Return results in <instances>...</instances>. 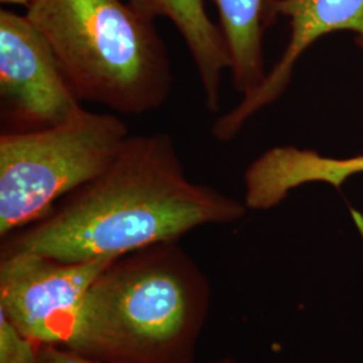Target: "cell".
<instances>
[{
	"label": "cell",
	"instance_id": "cell-1",
	"mask_svg": "<svg viewBox=\"0 0 363 363\" xmlns=\"http://www.w3.org/2000/svg\"><path fill=\"white\" fill-rule=\"evenodd\" d=\"M245 203L193 182L166 132L130 135L97 177L3 241L62 261L116 259L208 225L241 220Z\"/></svg>",
	"mask_w": 363,
	"mask_h": 363
},
{
	"label": "cell",
	"instance_id": "cell-2",
	"mask_svg": "<svg viewBox=\"0 0 363 363\" xmlns=\"http://www.w3.org/2000/svg\"><path fill=\"white\" fill-rule=\"evenodd\" d=\"M210 298L179 241L130 252L93 281L65 349L100 363H194Z\"/></svg>",
	"mask_w": 363,
	"mask_h": 363
},
{
	"label": "cell",
	"instance_id": "cell-3",
	"mask_svg": "<svg viewBox=\"0 0 363 363\" xmlns=\"http://www.w3.org/2000/svg\"><path fill=\"white\" fill-rule=\"evenodd\" d=\"M26 16L50 43L81 101L142 116L169 100L167 46L155 19L128 0H31Z\"/></svg>",
	"mask_w": 363,
	"mask_h": 363
},
{
	"label": "cell",
	"instance_id": "cell-4",
	"mask_svg": "<svg viewBox=\"0 0 363 363\" xmlns=\"http://www.w3.org/2000/svg\"><path fill=\"white\" fill-rule=\"evenodd\" d=\"M115 113L84 109L67 123L0 136V237L46 217L112 162L130 136Z\"/></svg>",
	"mask_w": 363,
	"mask_h": 363
},
{
	"label": "cell",
	"instance_id": "cell-5",
	"mask_svg": "<svg viewBox=\"0 0 363 363\" xmlns=\"http://www.w3.org/2000/svg\"><path fill=\"white\" fill-rule=\"evenodd\" d=\"M113 259L70 262L28 250L1 252L0 311L39 346L66 347L89 288Z\"/></svg>",
	"mask_w": 363,
	"mask_h": 363
},
{
	"label": "cell",
	"instance_id": "cell-6",
	"mask_svg": "<svg viewBox=\"0 0 363 363\" xmlns=\"http://www.w3.org/2000/svg\"><path fill=\"white\" fill-rule=\"evenodd\" d=\"M0 97L13 132L55 127L85 109L38 27L7 9L0 11Z\"/></svg>",
	"mask_w": 363,
	"mask_h": 363
},
{
	"label": "cell",
	"instance_id": "cell-7",
	"mask_svg": "<svg viewBox=\"0 0 363 363\" xmlns=\"http://www.w3.org/2000/svg\"><path fill=\"white\" fill-rule=\"evenodd\" d=\"M276 15L289 19L286 50L256 91L214 121L211 133L218 142L232 140L249 118L281 97L300 57L318 39L335 31H351L363 50V0H272L269 18Z\"/></svg>",
	"mask_w": 363,
	"mask_h": 363
},
{
	"label": "cell",
	"instance_id": "cell-8",
	"mask_svg": "<svg viewBox=\"0 0 363 363\" xmlns=\"http://www.w3.org/2000/svg\"><path fill=\"white\" fill-rule=\"evenodd\" d=\"M357 174H363V155L337 159L294 145H277L253 160L244 174L247 208L269 210L289 193L307 183H328L342 187Z\"/></svg>",
	"mask_w": 363,
	"mask_h": 363
},
{
	"label": "cell",
	"instance_id": "cell-9",
	"mask_svg": "<svg viewBox=\"0 0 363 363\" xmlns=\"http://www.w3.org/2000/svg\"><path fill=\"white\" fill-rule=\"evenodd\" d=\"M147 16L166 18L179 31L194 62L196 76L210 113L220 111L223 73L230 58L222 35L208 16L203 0H128Z\"/></svg>",
	"mask_w": 363,
	"mask_h": 363
},
{
	"label": "cell",
	"instance_id": "cell-10",
	"mask_svg": "<svg viewBox=\"0 0 363 363\" xmlns=\"http://www.w3.org/2000/svg\"><path fill=\"white\" fill-rule=\"evenodd\" d=\"M220 16L234 88L242 97L256 91L267 76L262 35L272 0H213Z\"/></svg>",
	"mask_w": 363,
	"mask_h": 363
},
{
	"label": "cell",
	"instance_id": "cell-11",
	"mask_svg": "<svg viewBox=\"0 0 363 363\" xmlns=\"http://www.w3.org/2000/svg\"><path fill=\"white\" fill-rule=\"evenodd\" d=\"M39 349L0 311V363H39Z\"/></svg>",
	"mask_w": 363,
	"mask_h": 363
},
{
	"label": "cell",
	"instance_id": "cell-12",
	"mask_svg": "<svg viewBox=\"0 0 363 363\" xmlns=\"http://www.w3.org/2000/svg\"><path fill=\"white\" fill-rule=\"evenodd\" d=\"M39 363H100L86 359L65 347L57 346H40ZM208 363H235L232 358H222L218 361Z\"/></svg>",
	"mask_w": 363,
	"mask_h": 363
},
{
	"label": "cell",
	"instance_id": "cell-13",
	"mask_svg": "<svg viewBox=\"0 0 363 363\" xmlns=\"http://www.w3.org/2000/svg\"><path fill=\"white\" fill-rule=\"evenodd\" d=\"M3 4H15V6H23L27 7L31 0H0Z\"/></svg>",
	"mask_w": 363,
	"mask_h": 363
}]
</instances>
